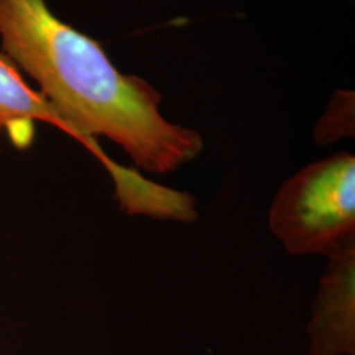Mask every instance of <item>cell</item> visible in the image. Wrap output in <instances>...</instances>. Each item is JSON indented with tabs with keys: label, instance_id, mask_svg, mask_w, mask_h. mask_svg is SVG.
Returning a JSON list of instances; mask_svg holds the SVG:
<instances>
[{
	"label": "cell",
	"instance_id": "1",
	"mask_svg": "<svg viewBox=\"0 0 355 355\" xmlns=\"http://www.w3.org/2000/svg\"><path fill=\"white\" fill-rule=\"evenodd\" d=\"M0 53L37 83L38 92L102 163L128 216L194 222L196 201L146 180L105 155L97 137L125 150L135 166L166 175L204 150L202 135L170 122L148 81L117 69L102 44L56 17L46 0H0Z\"/></svg>",
	"mask_w": 355,
	"mask_h": 355
},
{
	"label": "cell",
	"instance_id": "2",
	"mask_svg": "<svg viewBox=\"0 0 355 355\" xmlns=\"http://www.w3.org/2000/svg\"><path fill=\"white\" fill-rule=\"evenodd\" d=\"M268 225L293 255H326L355 245V157L309 163L273 198Z\"/></svg>",
	"mask_w": 355,
	"mask_h": 355
},
{
	"label": "cell",
	"instance_id": "3",
	"mask_svg": "<svg viewBox=\"0 0 355 355\" xmlns=\"http://www.w3.org/2000/svg\"><path fill=\"white\" fill-rule=\"evenodd\" d=\"M308 336L311 355H355V245L329 257Z\"/></svg>",
	"mask_w": 355,
	"mask_h": 355
},
{
	"label": "cell",
	"instance_id": "4",
	"mask_svg": "<svg viewBox=\"0 0 355 355\" xmlns=\"http://www.w3.org/2000/svg\"><path fill=\"white\" fill-rule=\"evenodd\" d=\"M44 122L76 140V133L63 121L58 110L25 81L20 69L0 53V135L6 133L10 144L26 150L35 140V123Z\"/></svg>",
	"mask_w": 355,
	"mask_h": 355
},
{
	"label": "cell",
	"instance_id": "5",
	"mask_svg": "<svg viewBox=\"0 0 355 355\" xmlns=\"http://www.w3.org/2000/svg\"><path fill=\"white\" fill-rule=\"evenodd\" d=\"M355 97L352 91L337 89L326 110L319 119L314 139L318 145H327L344 137H354Z\"/></svg>",
	"mask_w": 355,
	"mask_h": 355
}]
</instances>
